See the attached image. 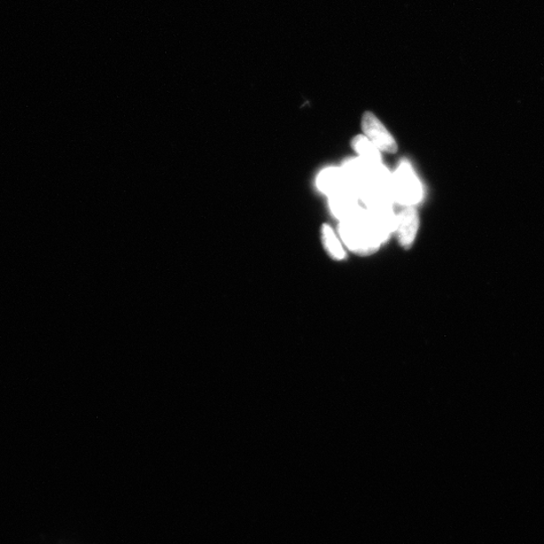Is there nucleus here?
<instances>
[{
  "mask_svg": "<svg viewBox=\"0 0 544 544\" xmlns=\"http://www.w3.org/2000/svg\"><path fill=\"white\" fill-rule=\"evenodd\" d=\"M322 240L326 251H328L334 260H342L345 259L346 252L344 248L342 247L339 239L329 225H323Z\"/></svg>",
  "mask_w": 544,
  "mask_h": 544,
  "instance_id": "obj_7",
  "label": "nucleus"
},
{
  "mask_svg": "<svg viewBox=\"0 0 544 544\" xmlns=\"http://www.w3.org/2000/svg\"><path fill=\"white\" fill-rule=\"evenodd\" d=\"M352 146L359 157L370 162H381L380 151L365 136H357L352 141Z\"/></svg>",
  "mask_w": 544,
  "mask_h": 544,
  "instance_id": "obj_8",
  "label": "nucleus"
},
{
  "mask_svg": "<svg viewBox=\"0 0 544 544\" xmlns=\"http://www.w3.org/2000/svg\"><path fill=\"white\" fill-rule=\"evenodd\" d=\"M318 190L332 197L342 192L352 191L351 183L342 168H328L318 174L317 178Z\"/></svg>",
  "mask_w": 544,
  "mask_h": 544,
  "instance_id": "obj_4",
  "label": "nucleus"
},
{
  "mask_svg": "<svg viewBox=\"0 0 544 544\" xmlns=\"http://www.w3.org/2000/svg\"><path fill=\"white\" fill-rule=\"evenodd\" d=\"M419 227V218L416 209L413 206H407L398 215V232L399 240L404 248H410L417 235Z\"/></svg>",
  "mask_w": 544,
  "mask_h": 544,
  "instance_id": "obj_5",
  "label": "nucleus"
},
{
  "mask_svg": "<svg viewBox=\"0 0 544 544\" xmlns=\"http://www.w3.org/2000/svg\"><path fill=\"white\" fill-rule=\"evenodd\" d=\"M392 196L394 202L414 206L423 197V188L408 161H403L392 174Z\"/></svg>",
  "mask_w": 544,
  "mask_h": 544,
  "instance_id": "obj_2",
  "label": "nucleus"
},
{
  "mask_svg": "<svg viewBox=\"0 0 544 544\" xmlns=\"http://www.w3.org/2000/svg\"><path fill=\"white\" fill-rule=\"evenodd\" d=\"M329 198L332 213L341 222L351 219L361 210L359 198L352 191L342 192Z\"/></svg>",
  "mask_w": 544,
  "mask_h": 544,
  "instance_id": "obj_6",
  "label": "nucleus"
},
{
  "mask_svg": "<svg viewBox=\"0 0 544 544\" xmlns=\"http://www.w3.org/2000/svg\"><path fill=\"white\" fill-rule=\"evenodd\" d=\"M362 130L369 141L381 152L395 153L398 144L390 131L386 129L376 116L371 112H365L362 118Z\"/></svg>",
  "mask_w": 544,
  "mask_h": 544,
  "instance_id": "obj_3",
  "label": "nucleus"
},
{
  "mask_svg": "<svg viewBox=\"0 0 544 544\" xmlns=\"http://www.w3.org/2000/svg\"><path fill=\"white\" fill-rule=\"evenodd\" d=\"M339 233L345 245L356 254L375 253L383 244L373 227L367 210L363 208L351 219L340 222Z\"/></svg>",
  "mask_w": 544,
  "mask_h": 544,
  "instance_id": "obj_1",
  "label": "nucleus"
}]
</instances>
